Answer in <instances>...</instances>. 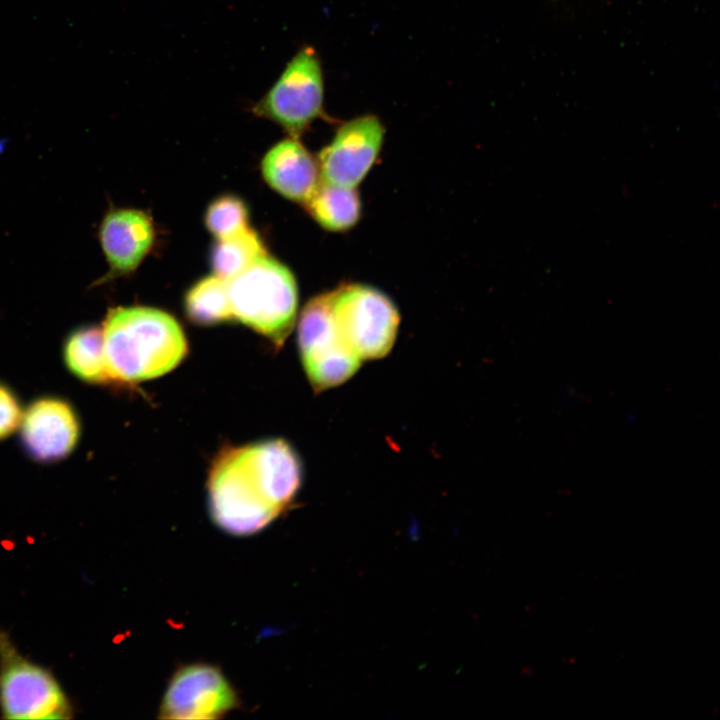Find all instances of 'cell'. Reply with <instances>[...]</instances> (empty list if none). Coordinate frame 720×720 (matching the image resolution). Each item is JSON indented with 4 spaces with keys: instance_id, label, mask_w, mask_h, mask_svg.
I'll return each mask as SVG.
<instances>
[{
    "instance_id": "obj_1",
    "label": "cell",
    "mask_w": 720,
    "mask_h": 720,
    "mask_svg": "<svg viewBox=\"0 0 720 720\" xmlns=\"http://www.w3.org/2000/svg\"><path fill=\"white\" fill-rule=\"evenodd\" d=\"M301 474L299 458L281 439L225 451L208 478L213 521L234 536L259 532L292 502Z\"/></svg>"
},
{
    "instance_id": "obj_12",
    "label": "cell",
    "mask_w": 720,
    "mask_h": 720,
    "mask_svg": "<svg viewBox=\"0 0 720 720\" xmlns=\"http://www.w3.org/2000/svg\"><path fill=\"white\" fill-rule=\"evenodd\" d=\"M261 170L275 191L297 202L305 203L320 181L317 162L293 137L280 141L266 153Z\"/></svg>"
},
{
    "instance_id": "obj_2",
    "label": "cell",
    "mask_w": 720,
    "mask_h": 720,
    "mask_svg": "<svg viewBox=\"0 0 720 720\" xmlns=\"http://www.w3.org/2000/svg\"><path fill=\"white\" fill-rule=\"evenodd\" d=\"M102 332L111 380L138 382L162 376L187 353L186 338L178 322L150 307L110 310Z\"/></svg>"
},
{
    "instance_id": "obj_7",
    "label": "cell",
    "mask_w": 720,
    "mask_h": 720,
    "mask_svg": "<svg viewBox=\"0 0 720 720\" xmlns=\"http://www.w3.org/2000/svg\"><path fill=\"white\" fill-rule=\"evenodd\" d=\"M298 344L305 372L317 390L335 387L358 370L361 361L340 340L332 315V291L312 298L298 325Z\"/></svg>"
},
{
    "instance_id": "obj_11",
    "label": "cell",
    "mask_w": 720,
    "mask_h": 720,
    "mask_svg": "<svg viewBox=\"0 0 720 720\" xmlns=\"http://www.w3.org/2000/svg\"><path fill=\"white\" fill-rule=\"evenodd\" d=\"M98 238L109 265L101 281L133 272L151 249L154 227L151 218L140 210H109L99 227Z\"/></svg>"
},
{
    "instance_id": "obj_17",
    "label": "cell",
    "mask_w": 720,
    "mask_h": 720,
    "mask_svg": "<svg viewBox=\"0 0 720 720\" xmlns=\"http://www.w3.org/2000/svg\"><path fill=\"white\" fill-rule=\"evenodd\" d=\"M205 224L217 240L232 236L248 228L247 207L234 195L218 197L208 206Z\"/></svg>"
},
{
    "instance_id": "obj_3",
    "label": "cell",
    "mask_w": 720,
    "mask_h": 720,
    "mask_svg": "<svg viewBox=\"0 0 720 720\" xmlns=\"http://www.w3.org/2000/svg\"><path fill=\"white\" fill-rule=\"evenodd\" d=\"M227 285L233 319L282 345L294 327L298 304L289 269L265 254Z\"/></svg>"
},
{
    "instance_id": "obj_13",
    "label": "cell",
    "mask_w": 720,
    "mask_h": 720,
    "mask_svg": "<svg viewBox=\"0 0 720 720\" xmlns=\"http://www.w3.org/2000/svg\"><path fill=\"white\" fill-rule=\"evenodd\" d=\"M305 205L313 219L332 232L351 229L359 221L362 208L356 188L342 187L322 180Z\"/></svg>"
},
{
    "instance_id": "obj_10",
    "label": "cell",
    "mask_w": 720,
    "mask_h": 720,
    "mask_svg": "<svg viewBox=\"0 0 720 720\" xmlns=\"http://www.w3.org/2000/svg\"><path fill=\"white\" fill-rule=\"evenodd\" d=\"M21 438L35 459L51 462L71 453L79 439V421L72 407L61 399L34 401L21 418Z\"/></svg>"
},
{
    "instance_id": "obj_16",
    "label": "cell",
    "mask_w": 720,
    "mask_h": 720,
    "mask_svg": "<svg viewBox=\"0 0 720 720\" xmlns=\"http://www.w3.org/2000/svg\"><path fill=\"white\" fill-rule=\"evenodd\" d=\"M265 254L262 240L248 227L232 236L218 239L212 250L211 262L216 276L230 280Z\"/></svg>"
},
{
    "instance_id": "obj_8",
    "label": "cell",
    "mask_w": 720,
    "mask_h": 720,
    "mask_svg": "<svg viewBox=\"0 0 720 720\" xmlns=\"http://www.w3.org/2000/svg\"><path fill=\"white\" fill-rule=\"evenodd\" d=\"M240 699L221 669L209 663L180 666L171 676L158 718L208 720L239 708Z\"/></svg>"
},
{
    "instance_id": "obj_15",
    "label": "cell",
    "mask_w": 720,
    "mask_h": 720,
    "mask_svg": "<svg viewBox=\"0 0 720 720\" xmlns=\"http://www.w3.org/2000/svg\"><path fill=\"white\" fill-rule=\"evenodd\" d=\"M185 310L200 325L232 320L227 280L214 275L198 281L185 296Z\"/></svg>"
},
{
    "instance_id": "obj_4",
    "label": "cell",
    "mask_w": 720,
    "mask_h": 720,
    "mask_svg": "<svg viewBox=\"0 0 720 720\" xmlns=\"http://www.w3.org/2000/svg\"><path fill=\"white\" fill-rule=\"evenodd\" d=\"M332 315L342 343L360 361L379 359L391 350L400 316L380 290L350 283L332 291Z\"/></svg>"
},
{
    "instance_id": "obj_14",
    "label": "cell",
    "mask_w": 720,
    "mask_h": 720,
    "mask_svg": "<svg viewBox=\"0 0 720 720\" xmlns=\"http://www.w3.org/2000/svg\"><path fill=\"white\" fill-rule=\"evenodd\" d=\"M69 370L88 383L108 382L102 328L86 326L71 333L64 345Z\"/></svg>"
},
{
    "instance_id": "obj_18",
    "label": "cell",
    "mask_w": 720,
    "mask_h": 720,
    "mask_svg": "<svg viewBox=\"0 0 720 720\" xmlns=\"http://www.w3.org/2000/svg\"><path fill=\"white\" fill-rule=\"evenodd\" d=\"M21 409L14 394L0 384V440L9 436L20 425Z\"/></svg>"
},
{
    "instance_id": "obj_5",
    "label": "cell",
    "mask_w": 720,
    "mask_h": 720,
    "mask_svg": "<svg viewBox=\"0 0 720 720\" xmlns=\"http://www.w3.org/2000/svg\"><path fill=\"white\" fill-rule=\"evenodd\" d=\"M0 708L6 719H69L73 712L54 676L24 658L1 629Z\"/></svg>"
},
{
    "instance_id": "obj_6",
    "label": "cell",
    "mask_w": 720,
    "mask_h": 720,
    "mask_svg": "<svg viewBox=\"0 0 720 720\" xmlns=\"http://www.w3.org/2000/svg\"><path fill=\"white\" fill-rule=\"evenodd\" d=\"M324 77L316 51L301 48L252 112L298 138L323 113Z\"/></svg>"
},
{
    "instance_id": "obj_9",
    "label": "cell",
    "mask_w": 720,
    "mask_h": 720,
    "mask_svg": "<svg viewBox=\"0 0 720 720\" xmlns=\"http://www.w3.org/2000/svg\"><path fill=\"white\" fill-rule=\"evenodd\" d=\"M384 127L374 115L343 123L318 158L321 180L356 188L374 165L383 144Z\"/></svg>"
}]
</instances>
